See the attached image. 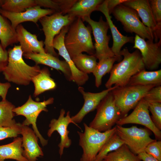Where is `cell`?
Here are the masks:
<instances>
[{
	"instance_id": "1",
	"label": "cell",
	"mask_w": 161,
	"mask_h": 161,
	"mask_svg": "<svg viewBox=\"0 0 161 161\" xmlns=\"http://www.w3.org/2000/svg\"><path fill=\"white\" fill-rule=\"evenodd\" d=\"M120 54L123 58L113 65L109 77L105 84L107 89L111 88L113 85L118 87L127 85L132 77L145 69L138 49L131 53L125 47L121 50Z\"/></svg>"
},
{
	"instance_id": "2",
	"label": "cell",
	"mask_w": 161,
	"mask_h": 161,
	"mask_svg": "<svg viewBox=\"0 0 161 161\" xmlns=\"http://www.w3.org/2000/svg\"><path fill=\"white\" fill-rule=\"evenodd\" d=\"M7 51L8 63L2 72L5 79L17 85H28L32 78L39 72L40 67L36 65L30 66L24 62L20 45H15Z\"/></svg>"
},
{
	"instance_id": "3",
	"label": "cell",
	"mask_w": 161,
	"mask_h": 161,
	"mask_svg": "<svg viewBox=\"0 0 161 161\" xmlns=\"http://www.w3.org/2000/svg\"><path fill=\"white\" fill-rule=\"evenodd\" d=\"M80 18H76L69 25L64 38V44L71 58L85 52L95 55L91 36L92 28L86 26Z\"/></svg>"
},
{
	"instance_id": "4",
	"label": "cell",
	"mask_w": 161,
	"mask_h": 161,
	"mask_svg": "<svg viewBox=\"0 0 161 161\" xmlns=\"http://www.w3.org/2000/svg\"><path fill=\"white\" fill-rule=\"evenodd\" d=\"M84 131H77L79 137V145L83 150L80 161H95L101 148L116 132L115 126L107 131L101 132L83 123Z\"/></svg>"
},
{
	"instance_id": "5",
	"label": "cell",
	"mask_w": 161,
	"mask_h": 161,
	"mask_svg": "<svg viewBox=\"0 0 161 161\" xmlns=\"http://www.w3.org/2000/svg\"><path fill=\"white\" fill-rule=\"evenodd\" d=\"M96 109V114L89 126L100 132L111 129L122 118L111 91L102 100Z\"/></svg>"
},
{
	"instance_id": "6",
	"label": "cell",
	"mask_w": 161,
	"mask_h": 161,
	"mask_svg": "<svg viewBox=\"0 0 161 161\" xmlns=\"http://www.w3.org/2000/svg\"><path fill=\"white\" fill-rule=\"evenodd\" d=\"M154 86L127 85L117 86L112 90L111 92L122 117L127 115L129 112L134 109L147 93Z\"/></svg>"
},
{
	"instance_id": "7",
	"label": "cell",
	"mask_w": 161,
	"mask_h": 161,
	"mask_svg": "<svg viewBox=\"0 0 161 161\" xmlns=\"http://www.w3.org/2000/svg\"><path fill=\"white\" fill-rule=\"evenodd\" d=\"M112 13L116 20L121 23L126 32L134 33L145 40L153 41L154 39L153 32L140 21L134 10L122 4L117 6Z\"/></svg>"
},
{
	"instance_id": "8",
	"label": "cell",
	"mask_w": 161,
	"mask_h": 161,
	"mask_svg": "<svg viewBox=\"0 0 161 161\" xmlns=\"http://www.w3.org/2000/svg\"><path fill=\"white\" fill-rule=\"evenodd\" d=\"M76 18L68 14L64 15L60 13L56 12L40 19L45 36L44 43L46 53L58 57V55L53 46L54 39L63 27L69 25Z\"/></svg>"
},
{
	"instance_id": "9",
	"label": "cell",
	"mask_w": 161,
	"mask_h": 161,
	"mask_svg": "<svg viewBox=\"0 0 161 161\" xmlns=\"http://www.w3.org/2000/svg\"><path fill=\"white\" fill-rule=\"evenodd\" d=\"M54 101L53 97H50L42 102H37L33 100L31 95L29 96L26 102L20 106L15 107L13 111L16 115H22L26 119L22 124L29 126L32 125V129L36 136L39 139L43 146L46 145L48 140L45 139L39 132L36 125L37 118L42 111L47 112V106L52 104Z\"/></svg>"
},
{
	"instance_id": "10",
	"label": "cell",
	"mask_w": 161,
	"mask_h": 161,
	"mask_svg": "<svg viewBox=\"0 0 161 161\" xmlns=\"http://www.w3.org/2000/svg\"><path fill=\"white\" fill-rule=\"evenodd\" d=\"M116 133L134 154L144 152L146 147L155 140L150 137L147 129L139 128L136 126L126 128L116 125Z\"/></svg>"
},
{
	"instance_id": "11",
	"label": "cell",
	"mask_w": 161,
	"mask_h": 161,
	"mask_svg": "<svg viewBox=\"0 0 161 161\" xmlns=\"http://www.w3.org/2000/svg\"><path fill=\"white\" fill-rule=\"evenodd\" d=\"M82 21L87 22L92 28L95 41V55L99 61L114 56L109 46L111 36L107 35L109 26L107 22L100 16L98 21H94L90 17L84 18Z\"/></svg>"
},
{
	"instance_id": "12",
	"label": "cell",
	"mask_w": 161,
	"mask_h": 161,
	"mask_svg": "<svg viewBox=\"0 0 161 161\" xmlns=\"http://www.w3.org/2000/svg\"><path fill=\"white\" fill-rule=\"evenodd\" d=\"M134 42L133 47L140 51L145 68L150 71L157 69L161 63V39L154 43L136 35Z\"/></svg>"
},
{
	"instance_id": "13",
	"label": "cell",
	"mask_w": 161,
	"mask_h": 161,
	"mask_svg": "<svg viewBox=\"0 0 161 161\" xmlns=\"http://www.w3.org/2000/svg\"><path fill=\"white\" fill-rule=\"evenodd\" d=\"M128 124H136L145 126L153 133L156 140H161V130L153 122L149 114L148 103L143 98L130 114L121 118L116 123L121 126Z\"/></svg>"
},
{
	"instance_id": "14",
	"label": "cell",
	"mask_w": 161,
	"mask_h": 161,
	"mask_svg": "<svg viewBox=\"0 0 161 161\" xmlns=\"http://www.w3.org/2000/svg\"><path fill=\"white\" fill-rule=\"evenodd\" d=\"M65 110L63 109H61L58 118L53 119L51 120L49 125V129L47 132L49 137H51L55 131H57L60 135L61 141L58 146L60 157L63 154L64 148H69L72 144V140L68 136L69 131L68 130L67 127L69 124L72 123L80 128L77 124L72 120L69 111L67 112L65 116Z\"/></svg>"
},
{
	"instance_id": "15",
	"label": "cell",
	"mask_w": 161,
	"mask_h": 161,
	"mask_svg": "<svg viewBox=\"0 0 161 161\" xmlns=\"http://www.w3.org/2000/svg\"><path fill=\"white\" fill-rule=\"evenodd\" d=\"M69 26L63 27L60 33L55 37L53 41V46L54 49L58 51V54L64 59L69 65L72 80L78 85L81 86L88 80L89 77L88 74L81 72L76 68L65 46L64 38Z\"/></svg>"
},
{
	"instance_id": "16",
	"label": "cell",
	"mask_w": 161,
	"mask_h": 161,
	"mask_svg": "<svg viewBox=\"0 0 161 161\" xmlns=\"http://www.w3.org/2000/svg\"><path fill=\"white\" fill-rule=\"evenodd\" d=\"M55 13L53 10L42 9L37 6L27 9L24 12L19 13H11L0 9V14L10 21L12 26L15 29L21 23L26 21H31L37 24L41 18Z\"/></svg>"
},
{
	"instance_id": "17",
	"label": "cell",
	"mask_w": 161,
	"mask_h": 161,
	"mask_svg": "<svg viewBox=\"0 0 161 161\" xmlns=\"http://www.w3.org/2000/svg\"><path fill=\"white\" fill-rule=\"evenodd\" d=\"M136 11L143 23L153 32L155 42L161 39V29L157 26L154 20L148 0H127L122 4Z\"/></svg>"
},
{
	"instance_id": "18",
	"label": "cell",
	"mask_w": 161,
	"mask_h": 161,
	"mask_svg": "<svg viewBox=\"0 0 161 161\" xmlns=\"http://www.w3.org/2000/svg\"><path fill=\"white\" fill-rule=\"evenodd\" d=\"M97 11L102 13L105 16L106 22L110 28L113 39V43L111 49L116 57L117 61L122 60V56L121 55V49L127 43H133L134 38L133 36H127L122 34L114 24L111 19L107 7V0L103 1L98 7Z\"/></svg>"
},
{
	"instance_id": "19",
	"label": "cell",
	"mask_w": 161,
	"mask_h": 161,
	"mask_svg": "<svg viewBox=\"0 0 161 161\" xmlns=\"http://www.w3.org/2000/svg\"><path fill=\"white\" fill-rule=\"evenodd\" d=\"M117 86H114L97 93L85 92L83 87L79 86L78 90L83 95L84 103L79 112L71 117L72 121L76 124L80 123L87 114L96 109L101 101L110 92Z\"/></svg>"
},
{
	"instance_id": "20",
	"label": "cell",
	"mask_w": 161,
	"mask_h": 161,
	"mask_svg": "<svg viewBox=\"0 0 161 161\" xmlns=\"http://www.w3.org/2000/svg\"><path fill=\"white\" fill-rule=\"evenodd\" d=\"M20 134L22 135L23 155L28 161H36L38 158L44 156L38 143V138L33 129L21 124Z\"/></svg>"
},
{
	"instance_id": "21",
	"label": "cell",
	"mask_w": 161,
	"mask_h": 161,
	"mask_svg": "<svg viewBox=\"0 0 161 161\" xmlns=\"http://www.w3.org/2000/svg\"><path fill=\"white\" fill-rule=\"evenodd\" d=\"M23 56L26 59L33 61L36 65L43 64L61 71L67 80H72L70 67L65 60H61L58 57L46 52L24 54Z\"/></svg>"
},
{
	"instance_id": "22",
	"label": "cell",
	"mask_w": 161,
	"mask_h": 161,
	"mask_svg": "<svg viewBox=\"0 0 161 161\" xmlns=\"http://www.w3.org/2000/svg\"><path fill=\"white\" fill-rule=\"evenodd\" d=\"M16 29L18 42L20 43L23 54L46 52L43 47V41H39L35 34L31 33L21 24Z\"/></svg>"
},
{
	"instance_id": "23",
	"label": "cell",
	"mask_w": 161,
	"mask_h": 161,
	"mask_svg": "<svg viewBox=\"0 0 161 161\" xmlns=\"http://www.w3.org/2000/svg\"><path fill=\"white\" fill-rule=\"evenodd\" d=\"M104 1L102 0H76L68 11L67 14L75 18L90 17L91 13L97 10Z\"/></svg>"
},
{
	"instance_id": "24",
	"label": "cell",
	"mask_w": 161,
	"mask_h": 161,
	"mask_svg": "<svg viewBox=\"0 0 161 161\" xmlns=\"http://www.w3.org/2000/svg\"><path fill=\"white\" fill-rule=\"evenodd\" d=\"M22 137L14 138L10 143L0 145V161L12 159L16 161H28L23 155Z\"/></svg>"
},
{
	"instance_id": "25",
	"label": "cell",
	"mask_w": 161,
	"mask_h": 161,
	"mask_svg": "<svg viewBox=\"0 0 161 161\" xmlns=\"http://www.w3.org/2000/svg\"><path fill=\"white\" fill-rule=\"evenodd\" d=\"M50 76L49 69L44 67L32 78L31 82L34 84L35 89L34 97H36L45 91L53 90L56 88V83Z\"/></svg>"
},
{
	"instance_id": "26",
	"label": "cell",
	"mask_w": 161,
	"mask_h": 161,
	"mask_svg": "<svg viewBox=\"0 0 161 161\" xmlns=\"http://www.w3.org/2000/svg\"><path fill=\"white\" fill-rule=\"evenodd\" d=\"M127 85L161 86V69L150 71L143 70L132 77Z\"/></svg>"
},
{
	"instance_id": "27",
	"label": "cell",
	"mask_w": 161,
	"mask_h": 161,
	"mask_svg": "<svg viewBox=\"0 0 161 161\" xmlns=\"http://www.w3.org/2000/svg\"><path fill=\"white\" fill-rule=\"evenodd\" d=\"M0 41L1 45L5 49L9 46L18 42L16 29L0 13Z\"/></svg>"
},
{
	"instance_id": "28",
	"label": "cell",
	"mask_w": 161,
	"mask_h": 161,
	"mask_svg": "<svg viewBox=\"0 0 161 161\" xmlns=\"http://www.w3.org/2000/svg\"><path fill=\"white\" fill-rule=\"evenodd\" d=\"M15 107L7 99L0 101V126L13 127L18 124L13 119L15 114L13 110Z\"/></svg>"
},
{
	"instance_id": "29",
	"label": "cell",
	"mask_w": 161,
	"mask_h": 161,
	"mask_svg": "<svg viewBox=\"0 0 161 161\" xmlns=\"http://www.w3.org/2000/svg\"><path fill=\"white\" fill-rule=\"evenodd\" d=\"M76 68L81 72L88 74L93 72L97 63L95 55L80 53L72 59Z\"/></svg>"
},
{
	"instance_id": "30",
	"label": "cell",
	"mask_w": 161,
	"mask_h": 161,
	"mask_svg": "<svg viewBox=\"0 0 161 161\" xmlns=\"http://www.w3.org/2000/svg\"><path fill=\"white\" fill-rule=\"evenodd\" d=\"M117 61V58L114 56L99 61L92 72L95 77V86L97 87L100 86L103 77L110 73L114 63Z\"/></svg>"
},
{
	"instance_id": "31",
	"label": "cell",
	"mask_w": 161,
	"mask_h": 161,
	"mask_svg": "<svg viewBox=\"0 0 161 161\" xmlns=\"http://www.w3.org/2000/svg\"><path fill=\"white\" fill-rule=\"evenodd\" d=\"M104 161H142L125 144L117 150L108 154Z\"/></svg>"
},
{
	"instance_id": "32",
	"label": "cell",
	"mask_w": 161,
	"mask_h": 161,
	"mask_svg": "<svg viewBox=\"0 0 161 161\" xmlns=\"http://www.w3.org/2000/svg\"><path fill=\"white\" fill-rule=\"evenodd\" d=\"M36 6L35 0H5L3 1L1 6V9L4 10L19 13Z\"/></svg>"
},
{
	"instance_id": "33",
	"label": "cell",
	"mask_w": 161,
	"mask_h": 161,
	"mask_svg": "<svg viewBox=\"0 0 161 161\" xmlns=\"http://www.w3.org/2000/svg\"><path fill=\"white\" fill-rule=\"evenodd\" d=\"M124 144L123 141L115 132L103 144L95 161H102L108 154L117 150Z\"/></svg>"
},
{
	"instance_id": "34",
	"label": "cell",
	"mask_w": 161,
	"mask_h": 161,
	"mask_svg": "<svg viewBox=\"0 0 161 161\" xmlns=\"http://www.w3.org/2000/svg\"><path fill=\"white\" fill-rule=\"evenodd\" d=\"M148 109L152 116L151 119L157 127L161 130V103H148Z\"/></svg>"
},
{
	"instance_id": "35",
	"label": "cell",
	"mask_w": 161,
	"mask_h": 161,
	"mask_svg": "<svg viewBox=\"0 0 161 161\" xmlns=\"http://www.w3.org/2000/svg\"><path fill=\"white\" fill-rule=\"evenodd\" d=\"M21 124L13 127L0 126V140L8 138H15L21 133Z\"/></svg>"
},
{
	"instance_id": "36",
	"label": "cell",
	"mask_w": 161,
	"mask_h": 161,
	"mask_svg": "<svg viewBox=\"0 0 161 161\" xmlns=\"http://www.w3.org/2000/svg\"><path fill=\"white\" fill-rule=\"evenodd\" d=\"M153 15L157 26L161 29V0H149Z\"/></svg>"
},
{
	"instance_id": "37",
	"label": "cell",
	"mask_w": 161,
	"mask_h": 161,
	"mask_svg": "<svg viewBox=\"0 0 161 161\" xmlns=\"http://www.w3.org/2000/svg\"><path fill=\"white\" fill-rule=\"evenodd\" d=\"M144 152L161 161V141L155 140L145 148Z\"/></svg>"
},
{
	"instance_id": "38",
	"label": "cell",
	"mask_w": 161,
	"mask_h": 161,
	"mask_svg": "<svg viewBox=\"0 0 161 161\" xmlns=\"http://www.w3.org/2000/svg\"><path fill=\"white\" fill-rule=\"evenodd\" d=\"M143 98L148 103H161V86H154L151 88Z\"/></svg>"
},
{
	"instance_id": "39",
	"label": "cell",
	"mask_w": 161,
	"mask_h": 161,
	"mask_svg": "<svg viewBox=\"0 0 161 161\" xmlns=\"http://www.w3.org/2000/svg\"><path fill=\"white\" fill-rule=\"evenodd\" d=\"M35 1L36 6L47 7L53 10L55 13H61L59 5L56 0H35Z\"/></svg>"
},
{
	"instance_id": "40",
	"label": "cell",
	"mask_w": 161,
	"mask_h": 161,
	"mask_svg": "<svg viewBox=\"0 0 161 161\" xmlns=\"http://www.w3.org/2000/svg\"><path fill=\"white\" fill-rule=\"evenodd\" d=\"M60 10V12L63 15L66 14L70 8L76 0H56Z\"/></svg>"
},
{
	"instance_id": "41",
	"label": "cell",
	"mask_w": 161,
	"mask_h": 161,
	"mask_svg": "<svg viewBox=\"0 0 161 161\" xmlns=\"http://www.w3.org/2000/svg\"><path fill=\"white\" fill-rule=\"evenodd\" d=\"M8 59V51L0 44V73L2 72L7 65Z\"/></svg>"
},
{
	"instance_id": "42",
	"label": "cell",
	"mask_w": 161,
	"mask_h": 161,
	"mask_svg": "<svg viewBox=\"0 0 161 161\" xmlns=\"http://www.w3.org/2000/svg\"><path fill=\"white\" fill-rule=\"evenodd\" d=\"M11 85L9 82L2 83L0 81V97L2 100H6V97Z\"/></svg>"
},
{
	"instance_id": "43",
	"label": "cell",
	"mask_w": 161,
	"mask_h": 161,
	"mask_svg": "<svg viewBox=\"0 0 161 161\" xmlns=\"http://www.w3.org/2000/svg\"><path fill=\"white\" fill-rule=\"evenodd\" d=\"M127 0H107V7L109 14L118 5L123 4Z\"/></svg>"
},
{
	"instance_id": "44",
	"label": "cell",
	"mask_w": 161,
	"mask_h": 161,
	"mask_svg": "<svg viewBox=\"0 0 161 161\" xmlns=\"http://www.w3.org/2000/svg\"><path fill=\"white\" fill-rule=\"evenodd\" d=\"M137 155L142 161H160L145 152H141Z\"/></svg>"
},
{
	"instance_id": "45",
	"label": "cell",
	"mask_w": 161,
	"mask_h": 161,
	"mask_svg": "<svg viewBox=\"0 0 161 161\" xmlns=\"http://www.w3.org/2000/svg\"><path fill=\"white\" fill-rule=\"evenodd\" d=\"M3 0H0V6H1V5L3 2Z\"/></svg>"
},
{
	"instance_id": "46",
	"label": "cell",
	"mask_w": 161,
	"mask_h": 161,
	"mask_svg": "<svg viewBox=\"0 0 161 161\" xmlns=\"http://www.w3.org/2000/svg\"><path fill=\"white\" fill-rule=\"evenodd\" d=\"M102 161H104L103 160H102Z\"/></svg>"
}]
</instances>
